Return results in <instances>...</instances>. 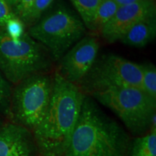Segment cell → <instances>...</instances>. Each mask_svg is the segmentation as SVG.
<instances>
[{"mask_svg":"<svg viewBox=\"0 0 156 156\" xmlns=\"http://www.w3.org/2000/svg\"><path fill=\"white\" fill-rule=\"evenodd\" d=\"M85 94L78 85L53 75V90L44 118L32 134L39 156H64L77 124Z\"/></svg>","mask_w":156,"mask_h":156,"instance_id":"obj_1","label":"cell"},{"mask_svg":"<svg viewBox=\"0 0 156 156\" xmlns=\"http://www.w3.org/2000/svg\"><path fill=\"white\" fill-rule=\"evenodd\" d=\"M131 145L126 130L107 116L92 97L85 95L64 156H129Z\"/></svg>","mask_w":156,"mask_h":156,"instance_id":"obj_2","label":"cell"},{"mask_svg":"<svg viewBox=\"0 0 156 156\" xmlns=\"http://www.w3.org/2000/svg\"><path fill=\"white\" fill-rule=\"evenodd\" d=\"M52 62L48 51L28 33L15 40L0 27V72L12 85L34 74L49 73Z\"/></svg>","mask_w":156,"mask_h":156,"instance_id":"obj_3","label":"cell"},{"mask_svg":"<svg viewBox=\"0 0 156 156\" xmlns=\"http://www.w3.org/2000/svg\"><path fill=\"white\" fill-rule=\"evenodd\" d=\"M87 95L112 110L131 134L139 136L149 132L152 119L156 115V101L142 89L118 87Z\"/></svg>","mask_w":156,"mask_h":156,"instance_id":"obj_4","label":"cell"},{"mask_svg":"<svg viewBox=\"0 0 156 156\" xmlns=\"http://www.w3.org/2000/svg\"><path fill=\"white\" fill-rule=\"evenodd\" d=\"M85 28L80 18L59 6L44 13L27 33L48 51L54 62L83 38Z\"/></svg>","mask_w":156,"mask_h":156,"instance_id":"obj_5","label":"cell"},{"mask_svg":"<svg viewBox=\"0 0 156 156\" xmlns=\"http://www.w3.org/2000/svg\"><path fill=\"white\" fill-rule=\"evenodd\" d=\"M12 90L9 116L15 124L31 132L44 118L53 90V75L34 74L23 80Z\"/></svg>","mask_w":156,"mask_h":156,"instance_id":"obj_6","label":"cell"},{"mask_svg":"<svg viewBox=\"0 0 156 156\" xmlns=\"http://www.w3.org/2000/svg\"><path fill=\"white\" fill-rule=\"evenodd\" d=\"M141 65L116 55L96 58L79 87L85 95L118 87H142Z\"/></svg>","mask_w":156,"mask_h":156,"instance_id":"obj_7","label":"cell"},{"mask_svg":"<svg viewBox=\"0 0 156 156\" xmlns=\"http://www.w3.org/2000/svg\"><path fill=\"white\" fill-rule=\"evenodd\" d=\"M100 46L95 36L83 37L58 60L56 71L66 80L79 86L97 58Z\"/></svg>","mask_w":156,"mask_h":156,"instance_id":"obj_8","label":"cell"},{"mask_svg":"<svg viewBox=\"0 0 156 156\" xmlns=\"http://www.w3.org/2000/svg\"><path fill=\"white\" fill-rule=\"evenodd\" d=\"M155 14L154 0H142L121 6L102 28L100 34L108 43L118 41L134 24L143 20L155 17Z\"/></svg>","mask_w":156,"mask_h":156,"instance_id":"obj_9","label":"cell"},{"mask_svg":"<svg viewBox=\"0 0 156 156\" xmlns=\"http://www.w3.org/2000/svg\"><path fill=\"white\" fill-rule=\"evenodd\" d=\"M37 153L32 132L13 122L0 128V156H34Z\"/></svg>","mask_w":156,"mask_h":156,"instance_id":"obj_10","label":"cell"},{"mask_svg":"<svg viewBox=\"0 0 156 156\" xmlns=\"http://www.w3.org/2000/svg\"><path fill=\"white\" fill-rule=\"evenodd\" d=\"M156 36L155 17L140 21L130 28L119 41L123 44L142 48L155 39Z\"/></svg>","mask_w":156,"mask_h":156,"instance_id":"obj_11","label":"cell"},{"mask_svg":"<svg viewBox=\"0 0 156 156\" xmlns=\"http://www.w3.org/2000/svg\"><path fill=\"white\" fill-rule=\"evenodd\" d=\"M119 7L113 0H100L90 30L100 34L101 30L112 18Z\"/></svg>","mask_w":156,"mask_h":156,"instance_id":"obj_12","label":"cell"},{"mask_svg":"<svg viewBox=\"0 0 156 156\" xmlns=\"http://www.w3.org/2000/svg\"><path fill=\"white\" fill-rule=\"evenodd\" d=\"M129 156H156V131H149L132 142Z\"/></svg>","mask_w":156,"mask_h":156,"instance_id":"obj_13","label":"cell"},{"mask_svg":"<svg viewBox=\"0 0 156 156\" xmlns=\"http://www.w3.org/2000/svg\"><path fill=\"white\" fill-rule=\"evenodd\" d=\"M83 20L85 27L90 29L100 0H69Z\"/></svg>","mask_w":156,"mask_h":156,"instance_id":"obj_14","label":"cell"},{"mask_svg":"<svg viewBox=\"0 0 156 156\" xmlns=\"http://www.w3.org/2000/svg\"><path fill=\"white\" fill-rule=\"evenodd\" d=\"M55 0H34L25 14L20 20L25 27H30L36 23L48 10Z\"/></svg>","mask_w":156,"mask_h":156,"instance_id":"obj_15","label":"cell"},{"mask_svg":"<svg viewBox=\"0 0 156 156\" xmlns=\"http://www.w3.org/2000/svg\"><path fill=\"white\" fill-rule=\"evenodd\" d=\"M142 69V87L151 98L156 101V68L153 64H140Z\"/></svg>","mask_w":156,"mask_h":156,"instance_id":"obj_16","label":"cell"},{"mask_svg":"<svg viewBox=\"0 0 156 156\" xmlns=\"http://www.w3.org/2000/svg\"><path fill=\"white\" fill-rule=\"evenodd\" d=\"M11 84L0 72V114L9 116L12 95Z\"/></svg>","mask_w":156,"mask_h":156,"instance_id":"obj_17","label":"cell"},{"mask_svg":"<svg viewBox=\"0 0 156 156\" xmlns=\"http://www.w3.org/2000/svg\"><path fill=\"white\" fill-rule=\"evenodd\" d=\"M3 28L7 34L15 40L20 39L26 33L25 24L17 17L9 20Z\"/></svg>","mask_w":156,"mask_h":156,"instance_id":"obj_18","label":"cell"},{"mask_svg":"<svg viewBox=\"0 0 156 156\" xmlns=\"http://www.w3.org/2000/svg\"><path fill=\"white\" fill-rule=\"evenodd\" d=\"M16 17L12 8L6 0H0V27H4L6 23Z\"/></svg>","mask_w":156,"mask_h":156,"instance_id":"obj_19","label":"cell"},{"mask_svg":"<svg viewBox=\"0 0 156 156\" xmlns=\"http://www.w3.org/2000/svg\"><path fill=\"white\" fill-rule=\"evenodd\" d=\"M34 1V0H18L12 7L13 12L16 15V17L20 19L22 18Z\"/></svg>","mask_w":156,"mask_h":156,"instance_id":"obj_20","label":"cell"},{"mask_svg":"<svg viewBox=\"0 0 156 156\" xmlns=\"http://www.w3.org/2000/svg\"><path fill=\"white\" fill-rule=\"evenodd\" d=\"M113 1L119 7H121V6H124L130 5V4L137 2L142 1V0H113Z\"/></svg>","mask_w":156,"mask_h":156,"instance_id":"obj_21","label":"cell"},{"mask_svg":"<svg viewBox=\"0 0 156 156\" xmlns=\"http://www.w3.org/2000/svg\"><path fill=\"white\" fill-rule=\"evenodd\" d=\"M6 1H7V2L9 3V5H10L12 7H12H14V5L17 3V2L18 1V0H6Z\"/></svg>","mask_w":156,"mask_h":156,"instance_id":"obj_22","label":"cell"},{"mask_svg":"<svg viewBox=\"0 0 156 156\" xmlns=\"http://www.w3.org/2000/svg\"><path fill=\"white\" fill-rule=\"evenodd\" d=\"M5 124V123L3 122L2 119V118H1V117H0V128H1L2 126Z\"/></svg>","mask_w":156,"mask_h":156,"instance_id":"obj_23","label":"cell"}]
</instances>
